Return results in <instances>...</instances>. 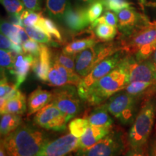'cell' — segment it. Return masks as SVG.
I'll use <instances>...</instances> for the list:
<instances>
[{
  "label": "cell",
  "mask_w": 156,
  "mask_h": 156,
  "mask_svg": "<svg viewBox=\"0 0 156 156\" xmlns=\"http://www.w3.org/2000/svg\"><path fill=\"white\" fill-rule=\"evenodd\" d=\"M145 2H146V0H139L140 5V6H141L142 9H143V10H144V7H145Z\"/></svg>",
  "instance_id": "obj_44"
},
{
  "label": "cell",
  "mask_w": 156,
  "mask_h": 156,
  "mask_svg": "<svg viewBox=\"0 0 156 156\" xmlns=\"http://www.w3.org/2000/svg\"><path fill=\"white\" fill-rule=\"evenodd\" d=\"M114 44H97L79 53L75 58V72L83 78L102 60L119 51Z\"/></svg>",
  "instance_id": "obj_5"
},
{
  "label": "cell",
  "mask_w": 156,
  "mask_h": 156,
  "mask_svg": "<svg viewBox=\"0 0 156 156\" xmlns=\"http://www.w3.org/2000/svg\"><path fill=\"white\" fill-rule=\"evenodd\" d=\"M155 116L156 98H149L138 112L128 132L127 142L130 147H145L153 131Z\"/></svg>",
  "instance_id": "obj_4"
},
{
  "label": "cell",
  "mask_w": 156,
  "mask_h": 156,
  "mask_svg": "<svg viewBox=\"0 0 156 156\" xmlns=\"http://www.w3.org/2000/svg\"><path fill=\"white\" fill-rule=\"evenodd\" d=\"M70 5L69 0H46V7L51 17L63 20L66 11Z\"/></svg>",
  "instance_id": "obj_25"
},
{
  "label": "cell",
  "mask_w": 156,
  "mask_h": 156,
  "mask_svg": "<svg viewBox=\"0 0 156 156\" xmlns=\"http://www.w3.org/2000/svg\"><path fill=\"white\" fill-rule=\"evenodd\" d=\"M53 59L57 62L58 64L64 66L67 69L71 70L73 72H75V58L76 56H70L68 54H64L63 51L58 52L54 56Z\"/></svg>",
  "instance_id": "obj_32"
},
{
  "label": "cell",
  "mask_w": 156,
  "mask_h": 156,
  "mask_svg": "<svg viewBox=\"0 0 156 156\" xmlns=\"http://www.w3.org/2000/svg\"><path fill=\"white\" fill-rule=\"evenodd\" d=\"M81 80L82 77L76 72L67 69L57 62L54 61L52 58L51 66L48 73L47 80L50 85L54 87H61L66 85L77 86Z\"/></svg>",
  "instance_id": "obj_14"
},
{
  "label": "cell",
  "mask_w": 156,
  "mask_h": 156,
  "mask_svg": "<svg viewBox=\"0 0 156 156\" xmlns=\"http://www.w3.org/2000/svg\"><path fill=\"white\" fill-rule=\"evenodd\" d=\"M1 4L9 14L20 15L24 10V5L21 0H0Z\"/></svg>",
  "instance_id": "obj_35"
},
{
  "label": "cell",
  "mask_w": 156,
  "mask_h": 156,
  "mask_svg": "<svg viewBox=\"0 0 156 156\" xmlns=\"http://www.w3.org/2000/svg\"><path fill=\"white\" fill-rule=\"evenodd\" d=\"M83 101L75 85H66L57 87L52 91L51 103L64 113L67 122L80 113L83 108Z\"/></svg>",
  "instance_id": "obj_7"
},
{
  "label": "cell",
  "mask_w": 156,
  "mask_h": 156,
  "mask_svg": "<svg viewBox=\"0 0 156 156\" xmlns=\"http://www.w3.org/2000/svg\"><path fill=\"white\" fill-rule=\"evenodd\" d=\"M124 156H148V154L145 152V147H130Z\"/></svg>",
  "instance_id": "obj_39"
},
{
  "label": "cell",
  "mask_w": 156,
  "mask_h": 156,
  "mask_svg": "<svg viewBox=\"0 0 156 156\" xmlns=\"http://www.w3.org/2000/svg\"><path fill=\"white\" fill-rule=\"evenodd\" d=\"M97 44H98V41L91 37L77 39L66 45L62 49V51L68 55L77 56V54L81 51L92 47Z\"/></svg>",
  "instance_id": "obj_22"
},
{
  "label": "cell",
  "mask_w": 156,
  "mask_h": 156,
  "mask_svg": "<svg viewBox=\"0 0 156 156\" xmlns=\"http://www.w3.org/2000/svg\"><path fill=\"white\" fill-rule=\"evenodd\" d=\"M112 129L103 126H90L86 132L78 138L77 150L86 149L100 141L111 132Z\"/></svg>",
  "instance_id": "obj_18"
},
{
  "label": "cell",
  "mask_w": 156,
  "mask_h": 156,
  "mask_svg": "<svg viewBox=\"0 0 156 156\" xmlns=\"http://www.w3.org/2000/svg\"><path fill=\"white\" fill-rule=\"evenodd\" d=\"M100 23H106L114 27H118V17L115 13L110 10H106L103 16L99 17L97 20L91 24V28H94L98 24Z\"/></svg>",
  "instance_id": "obj_36"
},
{
  "label": "cell",
  "mask_w": 156,
  "mask_h": 156,
  "mask_svg": "<svg viewBox=\"0 0 156 156\" xmlns=\"http://www.w3.org/2000/svg\"><path fill=\"white\" fill-rule=\"evenodd\" d=\"M138 98L121 90L112 95L106 104L108 112L123 125L132 124L136 114V101Z\"/></svg>",
  "instance_id": "obj_6"
},
{
  "label": "cell",
  "mask_w": 156,
  "mask_h": 156,
  "mask_svg": "<svg viewBox=\"0 0 156 156\" xmlns=\"http://www.w3.org/2000/svg\"><path fill=\"white\" fill-rule=\"evenodd\" d=\"M90 126L87 119L76 118L74 119L69 123V128L70 134L77 138L80 137L86 132L87 129Z\"/></svg>",
  "instance_id": "obj_28"
},
{
  "label": "cell",
  "mask_w": 156,
  "mask_h": 156,
  "mask_svg": "<svg viewBox=\"0 0 156 156\" xmlns=\"http://www.w3.org/2000/svg\"><path fill=\"white\" fill-rule=\"evenodd\" d=\"M51 100L52 92L43 90L41 87H37L30 93L27 100L28 115L36 114L51 102Z\"/></svg>",
  "instance_id": "obj_19"
},
{
  "label": "cell",
  "mask_w": 156,
  "mask_h": 156,
  "mask_svg": "<svg viewBox=\"0 0 156 156\" xmlns=\"http://www.w3.org/2000/svg\"><path fill=\"white\" fill-rule=\"evenodd\" d=\"M109 114L110 113L108 112L106 104L101 105L95 108L90 113L87 120L90 126L112 128L114 121Z\"/></svg>",
  "instance_id": "obj_21"
},
{
  "label": "cell",
  "mask_w": 156,
  "mask_h": 156,
  "mask_svg": "<svg viewBox=\"0 0 156 156\" xmlns=\"http://www.w3.org/2000/svg\"><path fill=\"white\" fill-rule=\"evenodd\" d=\"M22 46L24 54H31L34 57H38L40 54L41 44L33 40V39L30 38L27 41L23 43Z\"/></svg>",
  "instance_id": "obj_37"
},
{
  "label": "cell",
  "mask_w": 156,
  "mask_h": 156,
  "mask_svg": "<svg viewBox=\"0 0 156 156\" xmlns=\"http://www.w3.org/2000/svg\"><path fill=\"white\" fill-rule=\"evenodd\" d=\"M24 7L30 11H40L41 0H21Z\"/></svg>",
  "instance_id": "obj_38"
},
{
  "label": "cell",
  "mask_w": 156,
  "mask_h": 156,
  "mask_svg": "<svg viewBox=\"0 0 156 156\" xmlns=\"http://www.w3.org/2000/svg\"><path fill=\"white\" fill-rule=\"evenodd\" d=\"M121 50L128 55L135 54L140 60L149 58L156 50V21L141 25L124 37Z\"/></svg>",
  "instance_id": "obj_3"
},
{
  "label": "cell",
  "mask_w": 156,
  "mask_h": 156,
  "mask_svg": "<svg viewBox=\"0 0 156 156\" xmlns=\"http://www.w3.org/2000/svg\"><path fill=\"white\" fill-rule=\"evenodd\" d=\"M122 61L127 69L129 83L134 81L156 83V69L150 58L138 62L132 55H127L123 57Z\"/></svg>",
  "instance_id": "obj_11"
},
{
  "label": "cell",
  "mask_w": 156,
  "mask_h": 156,
  "mask_svg": "<svg viewBox=\"0 0 156 156\" xmlns=\"http://www.w3.org/2000/svg\"><path fill=\"white\" fill-rule=\"evenodd\" d=\"M47 136L30 124H21L1 140L8 156H37Z\"/></svg>",
  "instance_id": "obj_1"
},
{
  "label": "cell",
  "mask_w": 156,
  "mask_h": 156,
  "mask_svg": "<svg viewBox=\"0 0 156 156\" xmlns=\"http://www.w3.org/2000/svg\"><path fill=\"white\" fill-rule=\"evenodd\" d=\"M21 19L23 21V27L28 26H35L39 19L42 17L41 12H36V11L30 10H23L20 14Z\"/></svg>",
  "instance_id": "obj_34"
},
{
  "label": "cell",
  "mask_w": 156,
  "mask_h": 156,
  "mask_svg": "<svg viewBox=\"0 0 156 156\" xmlns=\"http://www.w3.org/2000/svg\"><path fill=\"white\" fill-rule=\"evenodd\" d=\"M52 62V55L49 48L44 44H41V52L38 57H35L33 71L40 80L47 82Z\"/></svg>",
  "instance_id": "obj_17"
},
{
  "label": "cell",
  "mask_w": 156,
  "mask_h": 156,
  "mask_svg": "<svg viewBox=\"0 0 156 156\" xmlns=\"http://www.w3.org/2000/svg\"><path fill=\"white\" fill-rule=\"evenodd\" d=\"M118 17V28L123 36H128L139 28L149 21L147 17L138 12L134 7H129L122 9L116 13Z\"/></svg>",
  "instance_id": "obj_13"
},
{
  "label": "cell",
  "mask_w": 156,
  "mask_h": 156,
  "mask_svg": "<svg viewBox=\"0 0 156 156\" xmlns=\"http://www.w3.org/2000/svg\"><path fill=\"white\" fill-rule=\"evenodd\" d=\"M66 156H72L71 155H69V154H68V155H66Z\"/></svg>",
  "instance_id": "obj_46"
},
{
  "label": "cell",
  "mask_w": 156,
  "mask_h": 156,
  "mask_svg": "<svg viewBox=\"0 0 156 156\" xmlns=\"http://www.w3.org/2000/svg\"><path fill=\"white\" fill-rule=\"evenodd\" d=\"M12 41L9 39L8 37L6 36L3 34L0 35V46L1 49L11 51L12 46Z\"/></svg>",
  "instance_id": "obj_40"
},
{
  "label": "cell",
  "mask_w": 156,
  "mask_h": 156,
  "mask_svg": "<svg viewBox=\"0 0 156 156\" xmlns=\"http://www.w3.org/2000/svg\"><path fill=\"white\" fill-rule=\"evenodd\" d=\"M22 124L20 115L14 114H1L0 121V134L2 136H5L15 131Z\"/></svg>",
  "instance_id": "obj_24"
},
{
  "label": "cell",
  "mask_w": 156,
  "mask_h": 156,
  "mask_svg": "<svg viewBox=\"0 0 156 156\" xmlns=\"http://www.w3.org/2000/svg\"><path fill=\"white\" fill-rule=\"evenodd\" d=\"M34 122L40 127L56 132L64 131L68 123L64 113L51 102L36 113Z\"/></svg>",
  "instance_id": "obj_10"
},
{
  "label": "cell",
  "mask_w": 156,
  "mask_h": 156,
  "mask_svg": "<svg viewBox=\"0 0 156 156\" xmlns=\"http://www.w3.org/2000/svg\"><path fill=\"white\" fill-rule=\"evenodd\" d=\"M150 59L151 60V62H153L154 67H155V69H156V50L154 51V53L152 54V56L150 58Z\"/></svg>",
  "instance_id": "obj_42"
},
{
  "label": "cell",
  "mask_w": 156,
  "mask_h": 156,
  "mask_svg": "<svg viewBox=\"0 0 156 156\" xmlns=\"http://www.w3.org/2000/svg\"><path fill=\"white\" fill-rule=\"evenodd\" d=\"M122 60L116 67L87 91L83 97V101L93 106H97L110 98L115 93L125 89L129 80L127 69Z\"/></svg>",
  "instance_id": "obj_2"
},
{
  "label": "cell",
  "mask_w": 156,
  "mask_h": 156,
  "mask_svg": "<svg viewBox=\"0 0 156 156\" xmlns=\"http://www.w3.org/2000/svg\"><path fill=\"white\" fill-rule=\"evenodd\" d=\"M0 146H1V147H0V156H8L2 144H1Z\"/></svg>",
  "instance_id": "obj_43"
},
{
  "label": "cell",
  "mask_w": 156,
  "mask_h": 156,
  "mask_svg": "<svg viewBox=\"0 0 156 156\" xmlns=\"http://www.w3.org/2000/svg\"><path fill=\"white\" fill-rule=\"evenodd\" d=\"M16 56L17 55L12 53L11 51L1 49L0 51V65H1L2 72L5 69L11 70L12 69Z\"/></svg>",
  "instance_id": "obj_31"
},
{
  "label": "cell",
  "mask_w": 156,
  "mask_h": 156,
  "mask_svg": "<svg viewBox=\"0 0 156 156\" xmlns=\"http://www.w3.org/2000/svg\"><path fill=\"white\" fill-rule=\"evenodd\" d=\"M106 10H110L118 13L122 9L131 7L132 3L126 0H102Z\"/></svg>",
  "instance_id": "obj_33"
},
{
  "label": "cell",
  "mask_w": 156,
  "mask_h": 156,
  "mask_svg": "<svg viewBox=\"0 0 156 156\" xmlns=\"http://www.w3.org/2000/svg\"><path fill=\"white\" fill-rule=\"evenodd\" d=\"M63 20L67 27L73 32L83 30L90 24L87 15V7L70 5L66 11Z\"/></svg>",
  "instance_id": "obj_15"
},
{
  "label": "cell",
  "mask_w": 156,
  "mask_h": 156,
  "mask_svg": "<svg viewBox=\"0 0 156 156\" xmlns=\"http://www.w3.org/2000/svg\"><path fill=\"white\" fill-rule=\"evenodd\" d=\"M124 90L129 94L140 98L143 95L156 91V83L142 81L131 82L126 85Z\"/></svg>",
  "instance_id": "obj_23"
},
{
  "label": "cell",
  "mask_w": 156,
  "mask_h": 156,
  "mask_svg": "<svg viewBox=\"0 0 156 156\" xmlns=\"http://www.w3.org/2000/svg\"><path fill=\"white\" fill-rule=\"evenodd\" d=\"M94 31L95 36L99 39L103 41H108L116 36L117 34V28L106 23H100L95 27Z\"/></svg>",
  "instance_id": "obj_27"
},
{
  "label": "cell",
  "mask_w": 156,
  "mask_h": 156,
  "mask_svg": "<svg viewBox=\"0 0 156 156\" xmlns=\"http://www.w3.org/2000/svg\"><path fill=\"white\" fill-rule=\"evenodd\" d=\"M104 5L102 0H94L87 7V15L90 24L101 17L103 12Z\"/></svg>",
  "instance_id": "obj_30"
},
{
  "label": "cell",
  "mask_w": 156,
  "mask_h": 156,
  "mask_svg": "<svg viewBox=\"0 0 156 156\" xmlns=\"http://www.w3.org/2000/svg\"><path fill=\"white\" fill-rule=\"evenodd\" d=\"M122 58V52L117 51L113 55L102 60L85 77L82 78L80 83L77 86L78 93L81 98L83 99L87 91L95 83L116 67Z\"/></svg>",
  "instance_id": "obj_9"
},
{
  "label": "cell",
  "mask_w": 156,
  "mask_h": 156,
  "mask_svg": "<svg viewBox=\"0 0 156 156\" xmlns=\"http://www.w3.org/2000/svg\"><path fill=\"white\" fill-rule=\"evenodd\" d=\"M148 156H156V136L151 140L147 151Z\"/></svg>",
  "instance_id": "obj_41"
},
{
  "label": "cell",
  "mask_w": 156,
  "mask_h": 156,
  "mask_svg": "<svg viewBox=\"0 0 156 156\" xmlns=\"http://www.w3.org/2000/svg\"><path fill=\"white\" fill-rule=\"evenodd\" d=\"M77 142L78 138L70 133L52 141L48 140L37 156H66L77 151Z\"/></svg>",
  "instance_id": "obj_12"
},
{
  "label": "cell",
  "mask_w": 156,
  "mask_h": 156,
  "mask_svg": "<svg viewBox=\"0 0 156 156\" xmlns=\"http://www.w3.org/2000/svg\"><path fill=\"white\" fill-rule=\"evenodd\" d=\"M79 1L82 2H84V3H89L90 4L91 2H93L94 0H79Z\"/></svg>",
  "instance_id": "obj_45"
},
{
  "label": "cell",
  "mask_w": 156,
  "mask_h": 156,
  "mask_svg": "<svg viewBox=\"0 0 156 156\" xmlns=\"http://www.w3.org/2000/svg\"><path fill=\"white\" fill-rule=\"evenodd\" d=\"M124 150L125 143L123 134L118 130H111L94 145L76 151L75 156H119Z\"/></svg>",
  "instance_id": "obj_8"
},
{
  "label": "cell",
  "mask_w": 156,
  "mask_h": 156,
  "mask_svg": "<svg viewBox=\"0 0 156 156\" xmlns=\"http://www.w3.org/2000/svg\"><path fill=\"white\" fill-rule=\"evenodd\" d=\"M35 57L31 54H21L16 56L12 69L9 70L14 75L15 85L17 87L20 86L26 80L30 69H32Z\"/></svg>",
  "instance_id": "obj_16"
},
{
  "label": "cell",
  "mask_w": 156,
  "mask_h": 156,
  "mask_svg": "<svg viewBox=\"0 0 156 156\" xmlns=\"http://www.w3.org/2000/svg\"><path fill=\"white\" fill-rule=\"evenodd\" d=\"M20 92L16 85L9 84L5 76L1 78L0 83V106H2L6 101L14 97Z\"/></svg>",
  "instance_id": "obj_26"
},
{
  "label": "cell",
  "mask_w": 156,
  "mask_h": 156,
  "mask_svg": "<svg viewBox=\"0 0 156 156\" xmlns=\"http://www.w3.org/2000/svg\"><path fill=\"white\" fill-rule=\"evenodd\" d=\"M28 106L26 104V98L24 94L20 91L15 96L11 98L0 106L1 114H14L21 115L26 112Z\"/></svg>",
  "instance_id": "obj_20"
},
{
  "label": "cell",
  "mask_w": 156,
  "mask_h": 156,
  "mask_svg": "<svg viewBox=\"0 0 156 156\" xmlns=\"http://www.w3.org/2000/svg\"><path fill=\"white\" fill-rule=\"evenodd\" d=\"M25 29L29 37L33 40L36 41L40 44H53L54 46L56 45V43L53 41L51 37L40 29L34 26L25 27Z\"/></svg>",
  "instance_id": "obj_29"
}]
</instances>
